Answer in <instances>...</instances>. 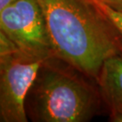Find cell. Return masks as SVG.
Listing matches in <instances>:
<instances>
[{
  "mask_svg": "<svg viewBox=\"0 0 122 122\" xmlns=\"http://www.w3.org/2000/svg\"><path fill=\"white\" fill-rule=\"evenodd\" d=\"M94 2L102 9V10L110 18V20L114 23L122 35V12L117 11L97 0H94Z\"/></svg>",
  "mask_w": 122,
  "mask_h": 122,
  "instance_id": "6",
  "label": "cell"
},
{
  "mask_svg": "<svg viewBox=\"0 0 122 122\" xmlns=\"http://www.w3.org/2000/svg\"><path fill=\"white\" fill-rule=\"evenodd\" d=\"M15 1L16 0H0V10Z\"/></svg>",
  "mask_w": 122,
  "mask_h": 122,
  "instance_id": "8",
  "label": "cell"
},
{
  "mask_svg": "<svg viewBox=\"0 0 122 122\" xmlns=\"http://www.w3.org/2000/svg\"><path fill=\"white\" fill-rule=\"evenodd\" d=\"M96 81L109 111V121L122 122V54L105 60Z\"/></svg>",
  "mask_w": 122,
  "mask_h": 122,
  "instance_id": "5",
  "label": "cell"
},
{
  "mask_svg": "<svg viewBox=\"0 0 122 122\" xmlns=\"http://www.w3.org/2000/svg\"><path fill=\"white\" fill-rule=\"evenodd\" d=\"M117 11L122 12V0H97Z\"/></svg>",
  "mask_w": 122,
  "mask_h": 122,
  "instance_id": "7",
  "label": "cell"
},
{
  "mask_svg": "<svg viewBox=\"0 0 122 122\" xmlns=\"http://www.w3.org/2000/svg\"><path fill=\"white\" fill-rule=\"evenodd\" d=\"M37 1L57 58L96 81L105 60L122 54V35L94 0Z\"/></svg>",
  "mask_w": 122,
  "mask_h": 122,
  "instance_id": "1",
  "label": "cell"
},
{
  "mask_svg": "<svg viewBox=\"0 0 122 122\" xmlns=\"http://www.w3.org/2000/svg\"><path fill=\"white\" fill-rule=\"evenodd\" d=\"M103 102L94 79L56 56L44 61L25 101L34 122H86Z\"/></svg>",
  "mask_w": 122,
  "mask_h": 122,
  "instance_id": "2",
  "label": "cell"
},
{
  "mask_svg": "<svg viewBox=\"0 0 122 122\" xmlns=\"http://www.w3.org/2000/svg\"><path fill=\"white\" fill-rule=\"evenodd\" d=\"M20 50L0 55V121L27 122L25 101L44 61Z\"/></svg>",
  "mask_w": 122,
  "mask_h": 122,
  "instance_id": "4",
  "label": "cell"
},
{
  "mask_svg": "<svg viewBox=\"0 0 122 122\" xmlns=\"http://www.w3.org/2000/svg\"><path fill=\"white\" fill-rule=\"evenodd\" d=\"M0 31L21 52L42 59L56 56L37 0H16L1 10Z\"/></svg>",
  "mask_w": 122,
  "mask_h": 122,
  "instance_id": "3",
  "label": "cell"
}]
</instances>
